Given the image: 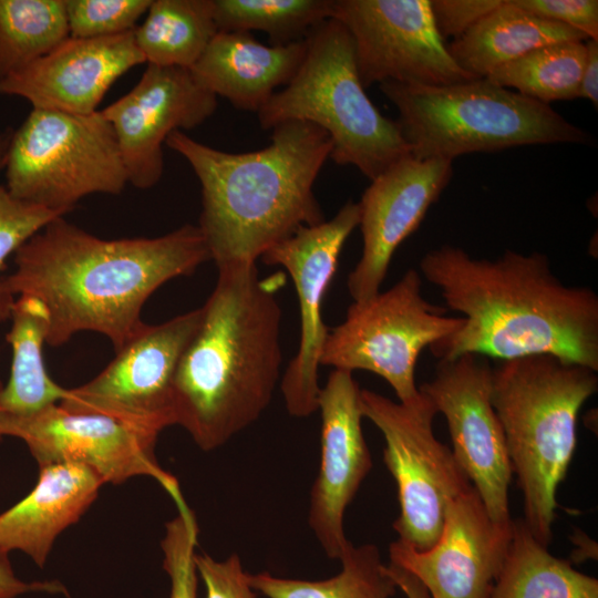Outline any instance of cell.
Listing matches in <instances>:
<instances>
[{"instance_id":"obj_34","label":"cell","mask_w":598,"mask_h":598,"mask_svg":"<svg viewBox=\"0 0 598 598\" xmlns=\"http://www.w3.org/2000/svg\"><path fill=\"white\" fill-rule=\"evenodd\" d=\"M198 577L204 582L205 598H256L247 573L237 554L216 560L203 554L195 557Z\"/></svg>"},{"instance_id":"obj_33","label":"cell","mask_w":598,"mask_h":598,"mask_svg":"<svg viewBox=\"0 0 598 598\" xmlns=\"http://www.w3.org/2000/svg\"><path fill=\"white\" fill-rule=\"evenodd\" d=\"M152 0H65L70 37L104 38L132 31Z\"/></svg>"},{"instance_id":"obj_18","label":"cell","mask_w":598,"mask_h":598,"mask_svg":"<svg viewBox=\"0 0 598 598\" xmlns=\"http://www.w3.org/2000/svg\"><path fill=\"white\" fill-rule=\"evenodd\" d=\"M453 162L398 161L371 181L359 206L361 257L348 276L353 301H364L381 291L392 257L425 218L453 176Z\"/></svg>"},{"instance_id":"obj_11","label":"cell","mask_w":598,"mask_h":598,"mask_svg":"<svg viewBox=\"0 0 598 598\" xmlns=\"http://www.w3.org/2000/svg\"><path fill=\"white\" fill-rule=\"evenodd\" d=\"M202 307L143 327L89 382L68 389L63 409L114 419L156 442L175 425L173 381L178 362L197 331Z\"/></svg>"},{"instance_id":"obj_29","label":"cell","mask_w":598,"mask_h":598,"mask_svg":"<svg viewBox=\"0 0 598 598\" xmlns=\"http://www.w3.org/2000/svg\"><path fill=\"white\" fill-rule=\"evenodd\" d=\"M586 60V41L554 43L496 69L487 79L546 104L573 100L579 97Z\"/></svg>"},{"instance_id":"obj_38","label":"cell","mask_w":598,"mask_h":598,"mask_svg":"<svg viewBox=\"0 0 598 598\" xmlns=\"http://www.w3.org/2000/svg\"><path fill=\"white\" fill-rule=\"evenodd\" d=\"M587 60L582 71L579 97L589 100L595 107L598 105V41H586Z\"/></svg>"},{"instance_id":"obj_12","label":"cell","mask_w":598,"mask_h":598,"mask_svg":"<svg viewBox=\"0 0 598 598\" xmlns=\"http://www.w3.org/2000/svg\"><path fill=\"white\" fill-rule=\"evenodd\" d=\"M331 18L352 37L364 89L383 82L436 86L473 80L437 32L431 0H333Z\"/></svg>"},{"instance_id":"obj_4","label":"cell","mask_w":598,"mask_h":598,"mask_svg":"<svg viewBox=\"0 0 598 598\" xmlns=\"http://www.w3.org/2000/svg\"><path fill=\"white\" fill-rule=\"evenodd\" d=\"M271 131L269 145L247 153L216 150L183 131L165 141L199 181L198 228L217 269L257 264L300 227L324 220L313 184L330 157L328 133L305 121Z\"/></svg>"},{"instance_id":"obj_3","label":"cell","mask_w":598,"mask_h":598,"mask_svg":"<svg viewBox=\"0 0 598 598\" xmlns=\"http://www.w3.org/2000/svg\"><path fill=\"white\" fill-rule=\"evenodd\" d=\"M283 275L257 264L218 269L197 331L173 381L175 425L213 451L255 423L280 382Z\"/></svg>"},{"instance_id":"obj_8","label":"cell","mask_w":598,"mask_h":598,"mask_svg":"<svg viewBox=\"0 0 598 598\" xmlns=\"http://www.w3.org/2000/svg\"><path fill=\"white\" fill-rule=\"evenodd\" d=\"M7 189L19 200L65 215L91 194H120L128 183L111 123L101 111L32 109L13 130Z\"/></svg>"},{"instance_id":"obj_2","label":"cell","mask_w":598,"mask_h":598,"mask_svg":"<svg viewBox=\"0 0 598 598\" xmlns=\"http://www.w3.org/2000/svg\"><path fill=\"white\" fill-rule=\"evenodd\" d=\"M420 270L464 319L429 348L437 360L550 354L598 371V295L563 283L546 255L505 250L495 259L474 258L442 245L422 257Z\"/></svg>"},{"instance_id":"obj_15","label":"cell","mask_w":598,"mask_h":598,"mask_svg":"<svg viewBox=\"0 0 598 598\" xmlns=\"http://www.w3.org/2000/svg\"><path fill=\"white\" fill-rule=\"evenodd\" d=\"M358 225V203L348 202L331 219L300 227L260 257L266 265L280 266L288 272L299 301V347L280 380L287 411L296 417L318 411V371L328 334L322 302L337 272L341 250Z\"/></svg>"},{"instance_id":"obj_27","label":"cell","mask_w":598,"mask_h":598,"mask_svg":"<svg viewBox=\"0 0 598 598\" xmlns=\"http://www.w3.org/2000/svg\"><path fill=\"white\" fill-rule=\"evenodd\" d=\"M340 571L323 580L250 574V586L267 598H391L396 585L373 544H350L340 557Z\"/></svg>"},{"instance_id":"obj_6","label":"cell","mask_w":598,"mask_h":598,"mask_svg":"<svg viewBox=\"0 0 598 598\" xmlns=\"http://www.w3.org/2000/svg\"><path fill=\"white\" fill-rule=\"evenodd\" d=\"M396 107V123L417 159L556 143L588 144L591 136L549 104L487 78L447 85L379 84Z\"/></svg>"},{"instance_id":"obj_22","label":"cell","mask_w":598,"mask_h":598,"mask_svg":"<svg viewBox=\"0 0 598 598\" xmlns=\"http://www.w3.org/2000/svg\"><path fill=\"white\" fill-rule=\"evenodd\" d=\"M103 484L81 464L41 467L33 489L0 514V551H21L43 567L58 536L82 517Z\"/></svg>"},{"instance_id":"obj_24","label":"cell","mask_w":598,"mask_h":598,"mask_svg":"<svg viewBox=\"0 0 598 598\" xmlns=\"http://www.w3.org/2000/svg\"><path fill=\"white\" fill-rule=\"evenodd\" d=\"M9 319L12 358L9 380L0 391V413L27 416L59 404L68 389L54 382L44 365L50 324L45 306L34 297H17Z\"/></svg>"},{"instance_id":"obj_28","label":"cell","mask_w":598,"mask_h":598,"mask_svg":"<svg viewBox=\"0 0 598 598\" xmlns=\"http://www.w3.org/2000/svg\"><path fill=\"white\" fill-rule=\"evenodd\" d=\"M69 37L65 0H0V80Z\"/></svg>"},{"instance_id":"obj_13","label":"cell","mask_w":598,"mask_h":598,"mask_svg":"<svg viewBox=\"0 0 598 598\" xmlns=\"http://www.w3.org/2000/svg\"><path fill=\"white\" fill-rule=\"evenodd\" d=\"M492 367L485 357L462 354L439 360L434 377L419 389L446 420L458 465L488 515L511 523L508 488L513 477L501 422L491 402Z\"/></svg>"},{"instance_id":"obj_5","label":"cell","mask_w":598,"mask_h":598,"mask_svg":"<svg viewBox=\"0 0 598 598\" xmlns=\"http://www.w3.org/2000/svg\"><path fill=\"white\" fill-rule=\"evenodd\" d=\"M597 390V371L550 354L503 360L492 368L491 402L522 492V520L547 547L557 489L577 446L578 414Z\"/></svg>"},{"instance_id":"obj_32","label":"cell","mask_w":598,"mask_h":598,"mask_svg":"<svg viewBox=\"0 0 598 598\" xmlns=\"http://www.w3.org/2000/svg\"><path fill=\"white\" fill-rule=\"evenodd\" d=\"M165 524L161 542L163 568L171 581L169 598H197L198 573L196 553L198 526L188 505Z\"/></svg>"},{"instance_id":"obj_26","label":"cell","mask_w":598,"mask_h":598,"mask_svg":"<svg viewBox=\"0 0 598 598\" xmlns=\"http://www.w3.org/2000/svg\"><path fill=\"white\" fill-rule=\"evenodd\" d=\"M217 32L213 0H152L134 39L147 64L189 70Z\"/></svg>"},{"instance_id":"obj_23","label":"cell","mask_w":598,"mask_h":598,"mask_svg":"<svg viewBox=\"0 0 598 598\" xmlns=\"http://www.w3.org/2000/svg\"><path fill=\"white\" fill-rule=\"evenodd\" d=\"M587 40L576 29L537 17L514 6L511 0H503L499 7L454 39L447 50L464 72L473 79H482L535 49Z\"/></svg>"},{"instance_id":"obj_16","label":"cell","mask_w":598,"mask_h":598,"mask_svg":"<svg viewBox=\"0 0 598 598\" xmlns=\"http://www.w3.org/2000/svg\"><path fill=\"white\" fill-rule=\"evenodd\" d=\"M513 522L496 523L471 485L450 502L439 539L420 550L396 539L389 558L414 576L430 598H488L513 535Z\"/></svg>"},{"instance_id":"obj_10","label":"cell","mask_w":598,"mask_h":598,"mask_svg":"<svg viewBox=\"0 0 598 598\" xmlns=\"http://www.w3.org/2000/svg\"><path fill=\"white\" fill-rule=\"evenodd\" d=\"M360 406L385 441L383 460L395 481L400 506L393 523L398 539L429 549L441 535L450 502L472 485L452 450L434 434L437 410L421 391L402 403L361 389Z\"/></svg>"},{"instance_id":"obj_9","label":"cell","mask_w":598,"mask_h":598,"mask_svg":"<svg viewBox=\"0 0 598 598\" xmlns=\"http://www.w3.org/2000/svg\"><path fill=\"white\" fill-rule=\"evenodd\" d=\"M421 287V274L409 269L390 289L353 301L344 320L328 330L320 365L372 372L390 384L399 402L416 399L415 369L421 352L464 322L425 300Z\"/></svg>"},{"instance_id":"obj_17","label":"cell","mask_w":598,"mask_h":598,"mask_svg":"<svg viewBox=\"0 0 598 598\" xmlns=\"http://www.w3.org/2000/svg\"><path fill=\"white\" fill-rule=\"evenodd\" d=\"M216 107L217 96L188 69L147 64L138 83L101 111L115 132L128 183L140 189L156 185L168 135L195 128Z\"/></svg>"},{"instance_id":"obj_1","label":"cell","mask_w":598,"mask_h":598,"mask_svg":"<svg viewBox=\"0 0 598 598\" xmlns=\"http://www.w3.org/2000/svg\"><path fill=\"white\" fill-rule=\"evenodd\" d=\"M208 260L198 226L105 240L58 217L16 251L14 270L3 280L13 298L30 296L45 306L49 346L93 331L117 351L145 323L141 311L152 293Z\"/></svg>"},{"instance_id":"obj_25","label":"cell","mask_w":598,"mask_h":598,"mask_svg":"<svg viewBox=\"0 0 598 598\" xmlns=\"http://www.w3.org/2000/svg\"><path fill=\"white\" fill-rule=\"evenodd\" d=\"M488 598H598V580L553 555L516 519Z\"/></svg>"},{"instance_id":"obj_30","label":"cell","mask_w":598,"mask_h":598,"mask_svg":"<svg viewBox=\"0 0 598 598\" xmlns=\"http://www.w3.org/2000/svg\"><path fill=\"white\" fill-rule=\"evenodd\" d=\"M333 0H213L218 31H262L271 45L305 40L331 18Z\"/></svg>"},{"instance_id":"obj_21","label":"cell","mask_w":598,"mask_h":598,"mask_svg":"<svg viewBox=\"0 0 598 598\" xmlns=\"http://www.w3.org/2000/svg\"><path fill=\"white\" fill-rule=\"evenodd\" d=\"M306 51V39L266 45L250 32L218 31L189 71L214 95L238 110L258 113L279 86L291 81Z\"/></svg>"},{"instance_id":"obj_19","label":"cell","mask_w":598,"mask_h":598,"mask_svg":"<svg viewBox=\"0 0 598 598\" xmlns=\"http://www.w3.org/2000/svg\"><path fill=\"white\" fill-rule=\"evenodd\" d=\"M360 392L352 372L332 370L318 400L321 456L308 523L328 558L337 560L351 544L344 530L347 507L372 468L361 424Z\"/></svg>"},{"instance_id":"obj_7","label":"cell","mask_w":598,"mask_h":598,"mask_svg":"<svg viewBox=\"0 0 598 598\" xmlns=\"http://www.w3.org/2000/svg\"><path fill=\"white\" fill-rule=\"evenodd\" d=\"M306 41L305 58L291 81L257 113L260 127L310 122L328 133L329 158L355 166L370 181L411 155L396 121L382 115L368 97L348 29L330 18Z\"/></svg>"},{"instance_id":"obj_35","label":"cell","mask_w":598,"mask_h":598,"mask_svg":"<svg viewBox=\"0 0 598 598\" xmlns=\"http://www.w3.org/2000/svg\"><path fill=\"white\" fill-rule=\"evenodd\" d=\"M522 10L578 30L598 41L597 0H511Z\"/></svg>"},{"instance_id":"obj_40","label":"cell","mask_w":598,"mask_h":598,"mask_svg":"<svg viewBox=\"0 0 598 598\" xmlns=\"http://www.w3.org/2000/svg\"><path fill=\"white\" fill-rule=\"evenodd\" d=\"M1 389H2V386H1V384H0V391H1ZM0 440H1V437H0Z\"/></svg>"},{"instance_id":"obj_14","label":"cell","mask_w":598,"mask_h":598,"mask_svg":"<svg viewBox=\"0 0 598 598\" xmlns=\"http://www.w3.org/2000/svg\"><path fill=\"white\" fill-rule=\"evenodd\" d=\"M3 436L22 440L39 468L81 464L104 484L150 476L167 492L176 507L187 504L175 476L157 463L156 442L114 419L71 412L55 404L27 416L0 413V437Z\"/></svg>"},{"instance_id":"obj_39","label":"cell","mask_w":598,"mask_h":598,"mask_svg":"<svg viewBox=\"0 0 598 598\" xmlns=\"http://www.w3.org/2000/svg\"><path fill=\"white\" fill-rule=\"evenodd\" d=\"M388 571L405 598H430L424 586L411 574L393 564H386Z\"/></svg>"},{"instance_id":"obj_31","label":"cell","mask_w":598,"mask_h":598,"mask_svg":"<svg viewBox=\"0 0 598 598\" xmlns=\"http://www.w3.org/2000/svg\"><path fill=\"white\" fill-rule=\"evenodd\" d=\"M12 127L0 132V172L4 169ZM63 215L19 200L0 185V322L10 318L14 299L6 289L1 270L9 256L44 226Z\"/></svg>"},{"instance_id":"obj_20","label":"cell","mask_w":598,"mask_h":598,"mask_svg":"<svg viewBox=\"0 0 598 598\" xmlns=\"http://www.w3.org/2000/svg\"><path fill=\"white\" fill-rule=\"evenodd\" d=\"M145 63L134 30L104 38L69 37L47 55L0 80V94L32 109L92 114L111 85Z\"/></svg>"},{"instance_id":"obj_36","label":"cell","mask_w":598,"mask_h":598,"mask_svg":"<svg viewBox=\"0 0 598 598\" xmlns=\"http://www.w3.org/2000/svg\"><path fill=\"white\" fill-rule=\"evenodd\" d=\"M503 0H431V12L440 35L461 37Z\"/></svg>"},{"instance_id":"obj_37","label":"cell","mask_w":598,"mask_h":598,"mask_svg":"<svg viewBox=\"0 0 598 598\" xmlns=\"http://www.w3.org/2000/svg\"><path fill=\"white\" fill-rule=\"evenodd\" d=\"M9 554L0 551V598H19L20 596L42 591L49 594L65 592V588L58 581H24L14 573L8 557Z\"/></svg>"}]
</instances>
